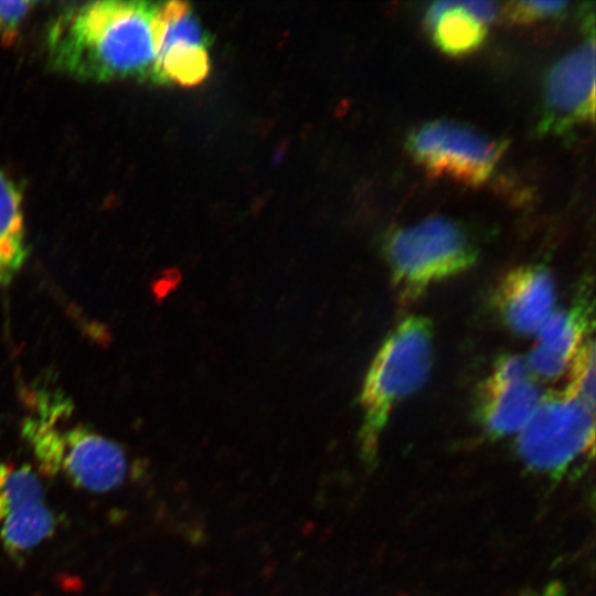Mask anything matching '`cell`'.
<instances>
[{
  "instance_id": "obj_1",
  "label": "cell",
  "mask_w": 596,
  "mask_h": 596,
  "mask_svg": "<svg viewBox=\"0 0 596 596\" xmlns=\"http://www.w3.org/2000/svg\"><path fill=\"white\" fill-rule=\"evenodd\" d=\"M159 4L89 2L61 17L50 34L54 66L77 77H151Z\"/></svg>"
},
{
  "instance_id": "obj_2",
  "label": "cell",
  "mask_w": 596,
  "mask_h": 596,
  "mask_svg": "<svg viewBox=\"0 0 596 596\" xmlns=\"http://www.w3.org/2000/svg\"><path fill=\"white\" fill-rule=\"evenodd\" d=\"M433 361V326L428 318L409 316L385 338L365 375L359 403L361 456L373 462L379 441L394 407L426 381Z\"/></svg>"
},
{
  "instance_id": "obj_3",
  "label": "cell",
  "mask_w": 596,
  "mask_h": 596,
  "mask_svg": "<svg viewBox=\"0 0 596 596\" xmlns=\"http://www.w3.org/2000/svg\"><path fill=\"white\" fill-rule=\"evenodd\" d=\"M384 254L396 297L405 306L434 284L471 268L478 248L462 224L435 215L391 231L384 241Z\"/></svg>"
},
{
  "instance_id": "obj_4",
  "label": "cell",
  "mask_w": 596,
  "mask_h": 596,
  "mask_svg": "<svg viewBox=\"0 0 596 596\" xmlns=\"http://www.w3.org/2000/svg\"><path fill=\"white\" fill-rule=\"evenodd\" d=\"M594 445L595 407L565 387L543 394L517 437L524 466L553 479L565 477L592 457Z\"/></svg>"
},
{
  "instance_id": "obj_5",
  "label": "cell",
  "mask_w": 596,
  "mask_h": 596,
  "mask_svg": "<svg viewBox=\"0 0 596 596\" xmlns=\"http://www.w3.org/2000/svg\"><path fill=\"white\" fill-rule=\"evenodd\" d=\"M507 147L505 139L449 119L426 123L406 138L408 152L429 173L469 185L489 179Z\"/></svg>"
},
{
  "instance_id": "obj_6",
  "label": "cell",
  "mask_w": 596,
  "mask_h": 596,
  "mask_svg": "<svg viewBox=\"0 0 596 596\" xmlns=\"http://www.w3.org/2000/svg\"><path fill=\"white\" fill-rule=\"evenodd\" d=\"M595 31L549 71L536 131L557 135L595 117Z\"/></svg>"
},
{
  "instance_id": "obj_7",
  "label": "cell",
  "mask_w": 596,
  "mask_h": 596,
  "mask_svg": "<svg viewBox=\"0 0 596 596\" xmlns=\"http://www.w3.org/2000/svg\"><path fill=\"white\" fill-rule=\"evenodd\" d=\"M206 35L182 1L161 3L157 17L155 81L194 86L207 76Z\"/></svg>"
},
{
  "instance_id": "obj_8",
  "label": "cell",
  "mask_w": 596,
  "mask_h": 596,
  "mask_svg": "<svg viewBox=\"0 0 596 596\" xmlns=\"http://www.w3.org/2000/svg\"><path fill=\"white\" fill-rule=\"evenodd\" d=\"M594 324L593 300L588 292L567 309L554 310L539 332L525 358L534 379L556 380L566 374Z\"/></svg>"
},
{
  "instance_id": "obj_9",
  "label": "cell",
  "mask_w": 596,
  "mask_h": 596,
  "mask_svg": "<svg viewBox=\"0 0 596 596\" xmlns=\"http://www.w3.org/2000/svg\"><path fill=\"white\" fill-rule=\"evenodd\" d=\"M62 439L60 471L75 487L107 492L123 483L127 461L118 444L82 424L62 432Z\"/></svg>"
},
{
  "instance_id": "obj_10",
  "label": "cell",
  "mask_w": 596,
  "mask_h": 596,
  "mask_svg": "<svg viewBox=\"0 0 596 596\" xmlns=\"http://www.w3.org/2000/svg\"><path fill=\"white\" fill-rule=\"evenodd\" d=\"M555 291V283L547 268L524 265L501 277L493 292V302L513 332L532 336L553 313Z\"/></svg>"
},
{
  "instance_id": "obj_11",
  "label": "cell",
  "mask_w": 596,
  "mask_h": 596,
  "mask_svg": "<svg viewBox=\"0 0 596 596\" xmlns=\"http://www.w3.org/2000/svg\"><path fill=\"white\" fill-rule=\"evenodd\" d=\"M542 396L533 376L507 379L490 373L478 393L479 421L491 436L518 434L536 409Z\"/></svg>"
},
{
  "instance_id": "obj_12",
  "label": "cell",
  "mask_w": 596,
  "mask_h": 596,
  "mask_svg": "<svg viewBox=\"0 0 596 596\" xmlns=\"http://www.w3.org/2000/svg\"><path fill=\"white\" fill-rule=\"evenodd\" d=\"M498 10L494 1L443 0L432 2L425 25L434 44L444 53L458 56L476 51L487 36V23Z\"/></svg>"
},
{
  "instance_id": "obj_13",
  "label": "cell",
  "mask_w": 596,
  "mask_h": 596,
  "mask_svg": "<svg viewBox=\"0 0 596 596\" xmlns=\"http://www.w3.org/2000/svg\"><path fill=\"white\" fill-rule=\"evenodd\" d=\"M26 255L21 193L0 170V287L11 284Z\"/></svg>"
},
{
  "instance_id": "obj_14",
  "label": "cell",
  "mask_w": 596,
  "mask_h": 596,
  "mask_svg": "<svg viewBox=\"0 0 596 596\" xmlns=\"http://www.w3.org/2000/svg\"><path fill=\"white\" fill-rule=\"evenodd\" d=\"M56 517L44 501L20 507L2 521L0 538L6 552L21 558L31 549L53 535Z\"/></svg>"
},
{
  "instance_id": "obj_15",
  "label": "cell",
  "mask_w": 596,
  "mask_h": 596,
  "mask_svg": "<svg viewBox=\"0 0 596 596\" xmlns=\"http://www.w3.org/2000/svg\"><path fill=\"white\" fill-rule=\"evenodd\" d=\"M44 501L42 482L28 465L14 467L0 459V522L13 510Z\"/></svg>"
},
{
  "instance_id": "obj_16",
  "label": "cell",
  "mask_w": 596,
  "mask_h": 596,
  "mask_svg": "<svg viewBox=\"0 0 596 596\" xmlns=\"http://www.w3.org/2000/svg\"><path fill=\"white\" fill-rule=\"evenodd\" d=\"M565 389L595 407V344L593 339L582 347L567 373Z\"/></svg>"
},
{
  "instance_id": "obj_17",
  "label": "cell",
  "mask_w": 596,
  "mask_h": 596,
  "mask_svg": "<svg viewBox=\"0 0 596 596\" xmlns=\"http://www.w3.org/2000/svg\"><path fill=\"white\" fill-rule=\"evenodd\" d=\"M566 1L521 0L511 1L505 9L508 19L514 23L528 24L558 17L565 10Z\"/></svg>"
},
{
  "instance_id": "obj_18",
  "label": "cell",
  "mask_w": 596,
  "mask_h": 596,
  "mask_svg": "<svg viewBox=\"0 0 596 596\" xmlns=\"http://www.w3.org/2000/svg\"><path fill=\"white\" fill-rule=\"evenodd\" d=\"M30 1H0V40L11 44L18 34L20 24L26 15Z\"/></svg>"
},
{
  "instance_id": "obj_19",
  "label": "cell",
  "mask_w": 596,
  "mask_h": 596,
  "mask_svg": "<svg viewBox=\"0 0 596 596\" xmlns=\"http://www.w3.org/2000/svg\"><path fill=\"white\" fill-rule=\"evenodd\" d=\"M524 596H567V594L560 584H549Z\"/></svg>"
}]
</instances>
